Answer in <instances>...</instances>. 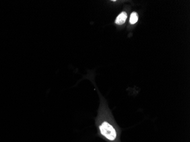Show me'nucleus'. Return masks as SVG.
<instances>
[{"instance_id":"f257e3e1","label":"nucleus","mask_w":190,"mask_h":142,"mask_svg":"<svg viewBox=\"0 0 190 142\" xmlns=\"http://www.w3.org/2000/svg\"><path fill=\"white\" fill-rule=\"evenodd\" d=\"M101 134L110 142H114L117 139V133L114 126L107 122H102L99 126Z\"/></svg>"},{"instance_id":"f03ea898","label":"nucleus","mask_w":190,"mask_h":142,"mask_svg":"<svg viewBox=\"0 0 190 142\" xmlns=\"http://www.w3.org/2000/svg\"><path fill=\"white\" fill-rule=\"evenodd\" d=\"M126 18H127V14L126 12L123 11L120 14L117 16V18L116 19V21H115V23L117 25H121L124 23L126 20Z\"/></svg>"},{"instance_id":"7ed1b4c3","label":"nucleus","mask_w":190,"mask_h":142,"mask_svg":"<svg viewBox=\"0 0 190 142\" xmlns=\"http://www.w3.org/2000/svg\"><path fill=\"white\" fill-rule=\"evenodd\" d=\"M138 21V14L135 12H133L130 17V23L133 25Z\"/></svg>"}]
</instances>
